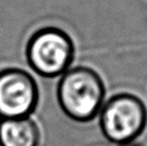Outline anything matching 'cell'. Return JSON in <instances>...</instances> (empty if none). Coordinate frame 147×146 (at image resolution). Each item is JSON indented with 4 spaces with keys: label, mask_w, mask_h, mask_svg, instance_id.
Listing matches in <instances>:
<instances>
[{
    "label": "cell",
    "mask_w": 147,
    "mask_h": 146,
    "mask_svg": "<svg viewBox=\"0 0 147 146\" xmlns=\"http://www.w3.org/2000/svg\"><path fill=\"white\" fill-rule=\"evenodd\" d=\"M57 99L62 112L72 120L91 122L105 102V85L96 70L84 66L74 67L60 77Z\"/></svg>",
    "instance_id": "6da1fadb"
},
{
    "label": "cell",
    "mask_w": 147,
    "mask_h": 146,
    "mask_svg": "<svg viewBox=\"0 0 147 146\" xmlns=\"http://www.w3.org/2000/svg\"><path fill=\"white\" fill-rule=\"evenodd\" d=\"M103 137L117 145L134 142L147 126V109L138 96L119 93L104 102L99 113Z\"/></svg>",
    "instance_id": "7a4b0ae2"
},
{
    "label": "cell",
    "mask_w": 147,
    "mask_h": 146,
    "mask_svg": "<svg viewBox=\"0 0 147 146\" xmlns=\"http://www.w3.org/2000/svg\"><path fill=\"white\" fill-rule=\"evenodd\" d=\"M75 55L73 40L59 27L46 26L30 36L26 46L28 65L39 75L56 77L68 71Z\"/></svg>",
    "instance_id": "3957f363"
},
{
    "label": "cell",
    "mask_w": 147,
    "mask_h": 146,
    "mask_svg": "<svg viewBox=\"0 0 147 146\" xmlns=\"http://www.w3.org/2000/svg\"><path fill=\"white\" fill-rule=\"evenodd\" d=\"M39 102V87L33 76L20 68L0 71V119L29 117Z\"/></svg>",
    "instance_id": "277c9868"
},
{
    "label": "cell",
    "mask_w": 147,
    "mask_h": 146,
    "mask_svg": "<svg viewBox=\"0 0 147 146\" xmlns=\"http://www.w3.org/2000/svg\"><path fill=\"white\" fill-rule=\"evenodd\" d=\"M41 131L30 117L0 119V146H38Z\"/></svg>",
    "instance_id": "5b68a950"
},
{
    "label": "cell",
    "mask_w": 147,
    "mask_h": 146,
    "mask_svg": "<svg viewBox=\"0 0 147 146\" xmlns=\"http://www.w3.org/2000/svg\"><path fill=\"white\" fill-rule=\"evenodd\" d=\"M119 146H143L142 144H140V143H136L134 141V142H130V143H126V144H121V145Z\"/></svg>",
    "instance_id": "8992f818"
}]
</instances>
